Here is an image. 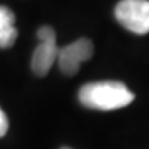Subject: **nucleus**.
Masks as SVG:
<instances>
[{"mask_svg":"<svg viewBox=\"0 0 149 149\" xmlns=\"http://www.w3.org/2000/svg\"><path fill=\"white\" fill-rule=\"evenodd\" d=\"M78 97L87 108L111 111L130 105L134 100V93L119 81H99L82 85Z\"/></svg>","mask_w":149,"mask_h":149,"instance_id":"1","label":"nucleus"},{"mask_svg":"<svg viewBox=\"0 0 149 149\" xmlns=\"http://www.w3.org/2000/svg\"><path fill=\"white\" fill-rule=\"evenodd\" d=\"M116 20L132 33L149 32V0H122L114 9Z\"/></svg>","mask_w":149,"mask_h":149,"instance_id":"2","label":"nucleus"},{"mask_svg":"<svg viewBox=\"0 0 149 149\" xmlns=\"http://www.w3.org/2000/svg\"><path fill=\"white\" fill-rule=\"evenodd\" d=\"M93 55V43L88 38H81L58 50V65L67 76H73L79 70L84 61H88Z\"/></svg>","mask_w":149,"mask_h":149,"instance_id":"3","label":"nucleus"},{"mask_svg":"<svg viewBox=\"0 0 149 149\" xmlns=\"http://www.w3.org/2000/svg\"><path fill=\"white\" fill-rule=\"evenodd\" d=\"M56 41H40L32 55V72L37 76H46L58 58Z\"/></svg>","mask_w":149,"mask_h":149,"instance_id":"4","label":"nucleus"},{"mask_svg":"<svg viewBox=\"0 0 149 149\" xmlns=\"http://www.w3.org/2000/svg\"><path fill=\"white\" fill-rule=\"evenodd\" d=\"M15 15L8 6H0V47L8 49L17 40V29L14 26Z\"/></svg>","mask_w":149,"mask_h":149,"instance_id":"5","label":"nucleus"},{"mask_svg":"<svg viewBox=\"0 0 149 149\" xmlns=\"http://www.w3.org/2000/svg\"><path fill=\"white\" fill-rule=\"evenodd\" d=\"M37 37L40 41H56V33L50 26H43L37 32Z\"/></svg>","mask_w":149,"mask_h":149,"instance_id":"6","label":"nucleus"},{"mask_svg":"<svg viewBox=\"0 0 149 149\" xmlns=\"http://www.w3.org/2000/svg\"><path fill=\"white\" fill-rule=\"evenodd\" d=\"M8 128H9V122H8V117H6L5 111L0 108V137L8 132Z\"/></svg>","mask_w":149,"mask_h":149,"instance_id":"7","label":"nucleus"},{"mask_svg":"<svg viewBox=\"0 0 149 149\" xmlns=\"http://www.w3.org/2000/svg\"><path fill=\"white\" fill-rule=\"evenodd\" d=\"M61 149H72V148H67V146H64V148H61Z\"/></svg>","mask_w":149,"mask_h":149,"instance_id":"8","label":"nucleus"}]
</instances>
